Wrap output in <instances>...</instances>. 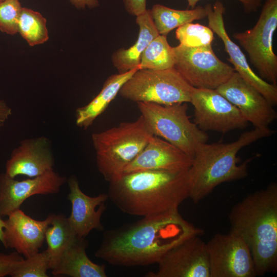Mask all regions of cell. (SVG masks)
Segmentation results:
<instances>
[{
	"label": "cell",
	"mask_w": 277,
	"mask_h": 277,
	"mask_svg": "<svg viewBox=\"0 0 277 277\" xmlns=\"http://www.w3.org/2000/svg\"><path fill=\"white\" fill-rule=\"evenodd\" d=\"M203 233L179 211L144 216L105 231L94 255L112 265L147 266L157 263L169 250L190 236Z\"/></svg>",
	"instance_id": "1"
},
{
	"label": "cell",
	"mask_w": 277,
	"mask_h": 277,
	"mask_svg": "<svg viewBox=\"0 0 277 277\" xmlns=\"http://www.w3.org/2000/svg\"><path fill=\"white\" fill-rule=\"evenodd\" d=\"M108 198L123 212L147 216L178 211L189 196L188 170H141L109 183Z\"/></svg>",
	"instance_id": "2"
},
{
	"label": "cell",
	"mask_w": 277,
	"mask_h": 277,
	"mask_svg": "<svg viewBox=\"0 0 277 277\" xmlns=\"http://www.w3.org/2000/svg\"><path fill=\"white\" fill-rule=\"evenodd\" d=\"M230 231L248 246L256 275L275 272L277 268V184L245 197L229 215Z\"/></svg>",
	"instance_id": "3"
},
{
	"label": "cell",
	"mask_w": 277,
	"mask_h": 277,
	"mask_svg": "<svg viewBox=\"0 0 277 277\" xmlns=\"http://www.w3.org/2000/svg\"><path fill=\"white\" fill-rule=\"evenodd\" d=\"M274 133L268 127L254 128L242 133L232 142L200 144L188 170V197L197 204L221 184L245 177L248 164L252 159L239 164L238 152L245 146Z\"/></svg>",
	"instance_id": "4"
},
{
	"label": "cell",
	"mask_w": 277,
	"mask_h": 277,
	"mask_svg": "<svg viewBox=\"0 0 277 277\" xmlns=\"http://www.w3.org/2000/svg\"><path fill=\"white\" fill-rule=\"evenodd\" d=\"M153 135L141 115L135 121L93 133L96 165L104 179L110 183L120 178Z\"/></svg>",
	"instance_id": "5"
},
{
	"label": "cell",
	"mask_w": 277,
	"mask_h": 277,
	"mask_svg": "<svg viewBox=\"0 0 277 277\" xmlns=\"http://www.w3.org/2000/svg\"><path fill=\"white\" fill-rule=\"evenodd\" d=\"M141 115L154 135L176 147L193 159L197 147L208 136L191 121L186 103L160 105L138 102Z\"/></svg>",
	"instance_id": "6"
},
{
	"label": "cell",
	"mask_w": 277,
	"mask_h": 277,
	"mask_svg": "<svg viewBox=\"0 0 277 277\" xmlns=\"http://www.w3.org/2000/svg\"><path fill=\"white\" fill-rule=\"evenodd\" d=\"M193 87L174 68L138 69L121 88L119 94L136 102L160 105L190 103Z\"/></svg>",
	"instance_id": "7"
},
{
	"label": "cell",
	"mask_w": 277,
	"mask_h": 277,
	"mask_svg": "<svg viewBox=\"0 0 277 277\" xmlns=\"http://www.w3.org/2000/svg\"><path fill=\"white\" fill-rule=\"evenodd\" d=\"M277 28V0H266L255 25L233 34L248 55L259 74L266 82L277 84V56L273 50V36Z\"/></svg>",
	"instance_id": "8"
},
{
	"label": "cell",
	"mask_w": 277,
	"mask_h": 277,
	"mask_svg": "<svg viewBox=\"0 0 277 277\" xmlns=\"http://www.w3.org/2000/svg\"><path fill=\"white\" fill-rule=\"evenodd\" d=\"M173 50L174 68L193 88L216 89L235 71L217 57L211 45L189 47L179 44Z\"/></svg>",
	"instance_id": "9"
},
{
	"label": "cell",
	"mask_w": 277,
	"mask_h": 277,
	"mask_svg": "<svg viewBox=\"0 0 277 277\" xmlns=\"http://www.w3.org/2000/svg\"><path fill=\"white\" fill-rule=\"evenodd\" d=\"M210 277L256 275L251 252L244 240L230 231L216 233L206 243Z\"/></svg>",
	"instance_id": "10"
},
{
	"label": "cell",
	"mask_w": 277,
	"mask_h": 277,
	"mask_svg": "<svg viewBox=\"0 0 277 277\" xmlns=\"http://www.w3.org/2000/svg\"><path fill=\"white\" fill-rule=\"evenodd\" d=\"M190 103L194 108L193 122L203 131L226 133L248 125L238 108L215 89L193 88Z\"/></svg>",
	"instance_id": "11"
},
{
	"label": "cell",
	"mask_w": 277,
	"mask_h": 277,
	"mask_svg": "<svg viewBox=\"0 0 277 277\" xmlns=\"http://www.w3.org/2000/svg\"><path fill=\"white\" fill-rule=\"evenodd\" d=\"M199 235L188 238L169 250L147 277H210L206 243Z\"/></svg>",
	"instance_id": "12"
},
{
	"label": "cell",
	"mask_w": 277,
	"mask_h": 277,
	"mask_svg": "<svg viewBox=\"0 0 277 277\" xmlns=\"http://www.w3.org/2000/svg\"><path fill=\"white\" fill-rule=\"evenodd\" d=\"M215 90L235 106L254 128H268L276 118L273 106L236 71Z\"/></svg>",
	"instance_id": "13"
},
{
	"label": "cell",
	"mask_w": 277,
	"mask_h": 277,
	"mask_svg": "<svg viewBox=\"0 0 277 277\" xmlns=\"http://www.w3.org/2000/svg\"><path fill=\"white\" fill-rule=\"evenodd\" d=\"M205 8L207 11L208 27L223 42L229 57L228 60L233 65L235 71L257 89L273 106L276 105L277 86L264 80L253 71L240 47L229 36L224 22L226 9L223 4L216 1L213 5H206Z\"/></svg>",
	"instance_id": "14"
},
{
	"label": "cell",
	"mask_w": 277,
	"mask_h": 277,
	"mask_svg": "<svg viewBox=\"0 0 277 277\" xmlns=\"http://www.w3.org/2000/svg\"><path fill=\"white\" fill-rule=\"evenodd\" d=\"M67 181L53 170L34 177L18 181L0 173V215L8 216L20 209L29 197L36 194H55Z\"/></svg>",
	"instance_id": "15"
},
{
	"label": "cell",
	"mask_w": 277,
	"mask_h": 277,
	"mask_svg": "<svg viewBox=\"0 0 277 277\" xmlns=\"http://www.w3.org/2000/svg\"><path fill=\"white\" fill-rule=\"evenodd\" d=\"M4 220L3 245L6 249H15L25 258L38 252L45 240L46 229L51 215L43 221L33 219L20 209Z\"/></svg>",
	"instance_id": "16"
},
{
	"label": "cell",
	"mask_w": 277,
	"mask_h": 277,
	"mask_svg": "<svg viewBox=\"0 0 277 277\" xmlns=\"http://www.w3.org/2000/svg\"><path fill=\"white\" fill-rule=\"evenodd\" d=\"M54 158L48 138H26L12 151L5 173L15 178L19 175L34 177L53 169Z\"/></svg>",
	"instance_id": "17"
},
{
	"label": "cell",
	"mask_w": 277,
	"mask_h": 277,
	"mask_svg": "<svg viewBox=\"0 0 277 277\" xmlns=\"http://www.w3.org/2000/svg\"><path fill=\"white\" fill-rule=\"evenodd\" d=\"M67 182L70 190L67 198L71 204V212L67 218L77 235L86 238L93 230L102 231L104 226L101 218L106 209L108 194L87 195L81 189L75 176H70Z\"/></svg>",
	"instance_id": "18"
},
{
	"label": "cell",
	"mask_w": 277,
	"mask_h": 277,
	"mask_svg": "<svg viewBox=\"0 0 277 277\" xmlns=\"http://www.w3.org/2000/svg\"><path fill=\"white\" fill-rule=\"evenodd\" d=\"M192 159L170 143L153 135L123 174L141 170L187 171Z\"/></svg>",
	"instance_id": "19"
},
{
	"label": "cell",
	"mask_w": 277,
	"mask_h": 277,
	"mask_svg": "<svg viewBox=\"0 0 277 277\" xmlns=\"http://www.w3.org/2000/svg\"><path fill=\"white\" fill-rule=\"evenodd\" d=\"M88 243L79 238L62 254L56 267L52 270L55 276L71 277H106V267L90 260L86 253Z\"/></svg>",
	"instance_id": "20"
},
{
	"label": "cell",
	"mask_w": 277,
	"mask_h": 277,
	"mask_svg": "<svg viewBox=\"0 0 277 277\" xmlns=\"http://www.w3.org/2000/svg\"><path fill=\"white\" fill-rule=\"evenodd\" d=\"M138 69L139 68L109 76L98 94L88 104L76 110L77 126L85 130L89 128L114 99L123 85Z\"/></svg>",
	"instance_id": "21"
},
{
	"label": "cell",
	"mask_w": 277,
	"mask_h": 277,
	"mask_svg": "<svg viewBox=\"0 0 277 277\" xmlns=\"http://www.w3.org/2000/svg\"><path fill=\"white\" fill-rule=\"evenodd\" d=\"M136 23L139 28L136 42L128 48L117 50L111 56L113 65L120 73L139 68L143 52L151 41L159 34L150 9H147L144 13L136 16Z\"/></svg>",
	"instance_id": "22"
},
{
	"label": "cell",
	"mask_w": 277,
	"mask_h": 277,
	"mask_svg": "<svg viewBox=\"0 0 277 277\" xmlns=\"http://www.w3.org/2000/svg\"><path fill=\"white\" fill-rule=\"evenodd\" d=\"M50 224L45 232V240L50 261V269L57 265L64 252L78 237L70 225L68 218L61 214H50Z\"/></svg>",
	"instance_id": "23"
},
{
	"label": "cell",
	"mask_w": 277,
	"mask_h": 277,
	"mask_svg": "<svg viewBox=\"0 0 277 277\" xmlns=\"http://www.w3.org/2000/svg\"><path fill=\"white\" fill-rule=\"evenodd\" d=\"M150 12L159 34L165 36L175 28L207 15L206 8L201 6L190 10H178L158 4L153 6Z\"/></svg>",
	"instance_id": "24"
},
{
	"label": "cell",
	"mask_w": 277,
	"mask_h": 277,
	"mask_svg": "<svg viewBox=\"0 0 277 277\" xmlns=\"http://www.w3.org/2000/svg\"><path fill=\"white\" fill-rule=\"evenodd\" d=\"M173 47L169 44L167 36L159 34L149 44L143 52L140 69L165 70L174 68Z\"/></svg>",
	"instance_id": "25"
},
{
	"label": "cell",
	"mask_w": 277,
	"mask_h": 277,
	"mask_svg": "<svg viewBox=\"0 0 277 277\" xmlns=\"http://www.w3.org/2000/svg\"><path fill=\"white\" fill-rule=\"evenodd\" d=\"M46 22V18L39 12L22 8L18 32L31 46L43 44L49 38Z\"/></svg>",
	"instance_id": "26"
},
{
	"label": "cell",
	"mask_w": 277,
	"mask_h": 277,
	"mask_svg": "<svg viewBox=\"0 0 277 277\" xmlns=\"http://www.w3.org/2000/svg\"><path fill=\"white\" fill-rule=\"evenodd\" d=\"M175 37L180 45L186 47L206 46L211 45L214 33L208 26L191 22L176 28Z\"/></svg>",
	"instance_id": "27"
},
{
	"label": "cell",
	"mask_w": 277,
	"mask_h": 277,
	"mask_svg": "<svg viewBox=\"0 0 277 277\" xmlns=\"http://www.w3.org/2000/svg\"><path fill=\"white\" fill-rule=\"evenodd\" d=\"M50 261L46 250L24 259L10 274L12 277H47Z\"/></svg>",
	"instance_id": "28"
},
{
	"label": "cell",
	"mask_w": 277,
	"mask_h": 277,
	"mask_svg": "<svg viewBox=\"0 0 277 277\" xmlns=\"http://www.w3.org/2000/svg\"><path fill=\"white\" fill-rule=\"evenodd\" d=\"M22 7L18 0H5L0 3V30L8 34L18 32V24Z\"/></svg>",
	"instance_id": "29"
},
{
	"label": "cell",
	"mask_w": 277,
	"mask_h": 277,
	"mask_svg": "<svg viewBox=\"0 0 277 277\" xmlns=\"http://www.w3.org/2000/svg\"><path fill=\"white\" fill-rule=\"evenodd\" d=\"M24 259L16 251L9 253L0 252V277L10 275L12 272Z\"/></svg>",
	"instance_id": "30"
},
{
	"label": "cell",
	"mask_w": 277,
	"mask_h": 277,
	"mask_svg": "<svg viewBox=\"0 0 277 277\" xmlns=\"http://www.w3.org/2000/svg\"><path fill=\"white\" fill-rule=\"evenodd\" d=\"M126 11L130 15L138 16L146 10L147 0H123Z\"/></svg>",
	"instance_id": "31"
},
{
	"label": "cell",
	"mask_w": 277,
	"mask_h": 277,
	"mask_svg": "<svg viewBox=\"0 0 277 277\" xmlns=\"http://www.w3.org/2000/svg\"><path fill=\"white\" fill-rule=\"evenodd\" d=\"M201 0H187L188 7L195 8ZM242 5L246 12L252 13L257 11L262 6L263 0H238Z\"/></svg>",
	"instance_id": "32"
},
{
	"label": "cell",
	"mask_w": 277,
	"mask_h": 277,
	"mask_svg": "<svg viewBox=\"0 0 277 277\" xmlns=\"http://www.w3.org/2000/svg\"><path fill=\"white\" fill-rule=\"evenodd\" d=\"M12 113V110L3 100H0V129L2 128Z\"/></svg>",
	"instance_id": "33"
},
{
	"label": "cell",
	"mask_w": 277,
	"mask_h": 277,
	"mask_svg": "<svg viewBox=\"0 0 277 277\" xmlns=\"http://www.w3.org/2000/svg\"><path fill=\"white\" fill-rule=\"evenodd\" d=\"M70 1L78 9H84L86 7L93 8L99 5L98 0H70Z\"/></svg>",
	"instance_id": "34"
},
{
	"label": "cell",
	"mask_w": 277,
	"mask_h": 277,
	"mask_svg": "<svg viewBox=\"0 0 277 277\" xmlns=\"http://www.w3.org/2000/svg\"><path fill=\"white\" fill-rule=\"evenodd\" d=\"M4 225V220L0 215V242L2 243L3 241V227Z\"/></svg>",
	"instance_id": "35"
},
{
	"label": "cell",
	"mask_w": 277,
	"mask_h": 277,
	"mask_svg": "<svg viewBox=\"0 0 277 277\" xmlns=\"http://www.w3.org/2000/svg\"><path fill=\"white\" fill-rule=\"evenodd\" d=\"M4 1H5V0H0V3Z\"/></svg>",
	"instance_id": "36"
}]
</instances>
